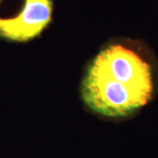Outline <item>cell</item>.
Masks as SVG:
<instances>
[{
    "mask_svg": "<svg viewBox=\"0 0 158 158\" xmlns=\"http://www.w3.org/2000/svg\"><path fill=\"white\" fill-rule=\"evenodd\" d=\"M151 65L129 46L112 43L91 62L82 83V97L93 112L120 118L135 113L152 98Z\"/></svg>",
    "mask_w": 158,
    "mask_h": 158,
    "instance_id": "obj_1",
    "label": "cell"
},
{
    "mask_svg": "<svg viewBox=\"0 0 158 158\" xmlns=\"http://www.w3.org/2000/svg\"><path fill=\"white\" fill-rule=\"evenodd\" d=\"M0 2H1V0H0Z\"/></svg>",
    "mask_w": 158,
    "mask_h": 158,
    "instance_id": "obj_3",
    "label": "cell"
},
{
    "mask_svg": "<svg viewBox=\"0 0 158 158\" xmlns=\"http://www.w3.org/2000/svg\"><path fill=\"white\" fill-rule=\"evenodd\" d=\"M52 11V0H24L17 16L0 18V37L17 42L34 39L51 22Z\"/></svg>",
    "mask_w": 158,
    "mask_h": 158,
    "instance_id": "obj_2",
    "label": "cell"
}]
</instances>
